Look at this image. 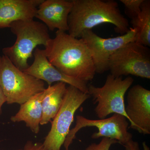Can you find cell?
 Wrapping results in <instances>:
<instances>
[{"instance_id": "6da1fadb", "label": "cell", "mask_w": 150, "mask_h": 150, "mask_svg": "<svg viewBox=\"0 0 150 150\" xmlns=\"http://www.w3.org/2000/svg\"><path fill=\"white\" fill-rule=\"evenodd\" d=\"M45 47L48 61L62 73L87 82L93 79L96 72L92 57L81 38L57 30Z\"/></svg>"}, {"instance_id": "7a4b0ae2", "label": "cell", "mask_w": 150, "mask_h": 150, "mask_svg": "<svg viewBox=\"0 0 150 150\" xmlns=\"http://www.w3.org/2000/svg\"><path fill=\"white\" fill-rule=\"evenodd\" d=\"M73 6L68 18L69 34L81 38L83 33L103 23L115 26L116 32L125 34L129 28L128 20L121 13L117 2L113 0H72Z\"/></svg>"}, {"instance_id": "3957f363", "label": "cell", "mask_w": 150, "mask_h": 150, "mask_svg": "<svg viewBox=\"0 0 150 150\" xmlns=\"http://www.w3.org/2000/svg\"><path fill=\"white\" fill-rule=\"evenodd\" d=\"M10 28L16 35V41L12 46L3 48V55L23 71L29 67L28 59L32 57L37 46L45 47L51 39L48 29L45 24L33 19L14 22Z\"/></svg>"}, {"instance_id": "277c9868", "label": "cell", "mask_w": 150, "mask_h": 150, "mask_svg": "<svg viewBox=\"0 0 150 150\" xmlns=\"http://www.w3.org/2000/svg\"><path fill=\"white\" fill-rule=\"evenodd\" d=\"M0 87L7 104L20 105L46 89L44 81L19 69L4 55L0 57Z\"/></svg>"}, {"instance_id": "5b68a950", "label": "cell", "mask_w": 150, "mask_h": 150, "mask_svg": "<svg viewBox=\"0 0 150 150\" xmlns=\"http://www.w3.org/2000/svg\"><path fill=\"white\" fill-rule=\"evenodd\" d=\"M134 80L131 76L125 79L108 75L104 85L97 87L88 85V93L93 98L96 114L100 119H103L111 113L124 115L128 119L124 103V97L126 92L132 85Z\"/></svg>"}, {"instance_id": "8992f818", "label": "cell", "mask_w": 150, "mask_h": 150, "mask_svg": "<svg viewBox=\"0 0 150 150\" xmlns=\"http://www.w3.org/2000/svg\"><path fill=\"white\" fill-rule=\"evenodd\" d=\"M91 97L88 93L69 85L61 108L51 122L50 131L43 143L46 150H61L70 131L76 111Z\"/></svg>"}, {"instance_id": "52a82bcc", "label": "cell", "mask_w": 150, "mask_h": 150, "mask_svg": "<svg viewBox=\"0 0 150 150\" xmlns=\"http://www.w3.org/2000/svg\"><path fill=\"white\" fill-rule=\"evenodd\" d=\"M108 70L116 77L132 75L150 79L149 48L135 41L127 43L110 57Z\"/></svg>"}, {"instance_id": "ba28073f", "label": "cell", "mask_w": 150, "mask_h": 150, "mask_svg": "<svg viewBox=\"0 0 150 150\" xmlns=\"http://www.w3.org/2000/svg\"><path fill=\"white\" fill-rule=\"evenodd\" d=\"M86 127H96L98 129V132L92 135L93 139H96L100 137L110 138L123 145L133 138L132 134L128 131V119L124 115L114 113L110 118L92 120L78 115L76 116V126L70 130L64 143L65 149H69L78 131Z\"/></svg>"}, {"instance_id": "9c48e42d", "label": "cell", "mask_w": 150, "mask_h": 150, "mask_svg": "<svg viewBox=\"0 0 150 150\" xmlns=\"http://www.w3.org/2000/svg\"><path fill=\"white\" fill-rule=\"evenodd\" d=\"M135 34L132 27L125 34L110 38L100 37L92 30L83 33L81 38L90 51L96 72L101 74L108 71L110 57L127 43L135 41Z\"/></svg>"}, {"instance_id": "30bf717a", "label": "cell", "mask_w": 150, "mask_h": 150, "mask_svg": "<svg viewBox=\"0 0 150 150\" xmlns=\"http://www.w3.org/2000/svg\"><path fill=\"white\" fill-rule=\"evenodd\" d=\"M125 111L130 128L141 134H150V90L139 84L129 89Z\"/></svg>"}, {"instance_id": "8fae6325", "label": "cell", "mask_w": 150, "mask_h": 150, "mask_svg": "<svg viewBox=\"0 0 150 150\" xmlns=\"http://www.w3.org/2000/svg\"><path fill=\"white\" fill-rule=\"evenodd\" d=\"M33 63L26 69L23 71L47 83L48 86L53 83H64L72 86L84 93H88L87 82L71 77L59 71L48 61L44 50L36 48L33 53Z\"/></svg>"}, {"instance_id": "7c38bea8", "label": "cell", "mask_w": 150, "mask_h": 150, "mask_svg": "<svg viewBox=\"0 0 150 150\" xmlns=\"http://www.w3.org/2000/svg\"><path fill=\"white\" fill-rule=\"evenodd\" d=\"M73 6L72 0H43L38 8L35 17L41 21L49 30H69L68 18Z\"/></svg>"}, {"instance_id": "4fadbf2b", "label": "cell", "mask_w": 150, "mask_h": 150, "mask_svg": "<svg viewBox=\"0 0 150 150\" xmlns=\"http://www.w3.org/2000/svg\"><path fill=\"white\" fill-rule=\"evenodd\" d=\"M43 1L0 0V28H10L14 22L33 20Z\"/></svg>"}, {"instance_id": "5bb4252c", "label": "cell", "mask_w": 150, "mask_h": 150, "mask_svg": "<svg viewBox=\"0 0 150 150\" xmlns=\"http://www.w3.org/2000/svg\"><path fill=\"white\" fill-rule=\"evenodd\" d=\"M45 90L36 94L21 105L18 112L11 117V121L13 123L23 121L33 133L38 134L42 119V103L45 96Z\"/></svg>"}, {"instance_id": "9a60e30c", "label": "cell", "mask_w": 150, "mask_h": 150, "mask_svg": "<svg viewBox=\"0 0 150 150\" xmlns=\"http://www.w3.org/2000/svg\"><path fill=\"white\" fill-rule=\"evenodd\" d=\"M67 84L56 83L45 89L42 103V117L40 125L48 124L54 119L61 108L66 91Z\"/></svg>"}, {"instance_id": "2e32d148", "label": "cell", "mask_w": 150, "mask_h": 150, "mask_svg": "<svg viewBox=\"0 0 150 150\" xmlns=\"http://www.w3.org/2000/svg\"><path fill=\"white\" fill-rule=\"evenodd\" d=\"M132 28L136 31L135 41L140 44L150 46V1L144 0L139 14L132 19Z\"/></svg>"}, {"instance_id": "e0dca14e", "label": "cell", "mask_w": 150, "mask_h": 150, "mask_svg": "<svg viewBox=\"0 0 150 150\" xmlns=\"http://www.w3.org/2000/svg\"><path fill=\"white\" fill-rule=\"evenodd\" d=\"M120 1L125 6L126 14L132 19L139 14L141 6L144 0H120Z\"/></svg>"}, {"instance_id": "ac0fdd59", "label": "cell", "mask_w": 150, "mask_h": 150, "mask_svg": "<svg viewBox=\"0 0 150 150\" xmlns=\"http://www.w3.org/2000/svg\"><path fill=\"white\" fill-rule=\"evenodd\" d=\"M118 143V141L110 138H103L98 144L92 143L85 150H109L112 144Z\"/></svg>"}, {"instance_id": "d6986e66", "label": "cell", "mask_w": 150, "mask_h": 150, "mask_svg": "<svg viewBox=\"0 0 150 150\" xmlns=\"http://www.w3.org/2000/svg\"><path fill=\"white\" fill-rule=\"evenodd\" d=\"M18 150H46L43 143L40 142H33L32 141H28L24 146Z\"/></svg>"}, {"instance_id": "ffe728a7", "label": "cell", "mask_w": 150, "mask_h": 150, "mask_svg": "<svg viewBox=\"0 0 150 150\" xmlns=\"http://www.w3.org/2000/svg\"><path fill=\"white\" fill-rule=\"evenodd\" d=\"M123 146L126 150H140L139 143L133 141V139L127 142Z\"/></svg>"}, {"instance_id": "44dd1931", "label": "cell", "mask_w": 150, "mask_h": 150, "mask_svg": "<svg viewBox=\"0 0 150 150\" xmlns=\"http://www.w3.org/2000/svg\"><path fill=\"white\" fill-rule=\"evenodd\" d=\"M6 102V100L5 96L1 88L0 87V116L2 112V107L3 105Z\"/></svg>"}, {"instance_id": "7402d4cb", "label": "cell", "mask_w": 150, "mask_h": 150, "mask_svg": "<svg viewBox=\"0 0 150 150\" xmlns=\"http://www.w3.org/2000/svg\"><path fill=\"white\" fill-rule=\"evenodd\" d=\"M143 146L144 150H150L149 147L148 145L146 144V142H143Z\"/></svg>"}, {"instance_id": "603a6c76", "label": "cell", "mask_w": 150, "mask_h": 150, "mask_svg": "<svg viewBox=\"0 0 150 150\" xmlns=\"http://www.w3.org/2000/svg\"><path fill=\"white\" fill-rule=\"evenodd\" d=\"M64 150H69V149H65Z\"/></svg>"}]
</instances>
